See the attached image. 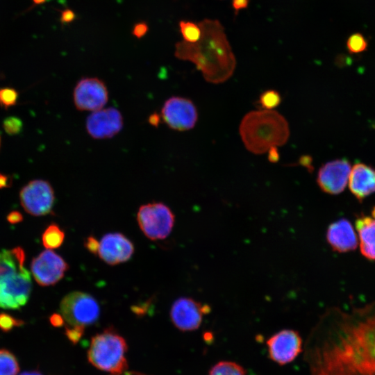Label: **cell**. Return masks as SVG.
<instances>
[{"instance_id": "cell-34", "label": "cell", "mask_w": 375, "mask_h": 375, "mask_svg": "<svg viewBox=\"0 0 375 375\" xmlns=\"http://www.w3.org/2000/svg\"><path fill=\"white\" fill-rule=\"evenodd\" d=\"M49 322L53 326L59 328L64 325L65 319L61 314L53 313L50 316Z\"/></svg>"}, {"instance_id": "cell-11", "label": "cell", "mask_w": 375, "mask_h": 375, "mask_svg": "<svg viewBox=\"0 0 375 375\" xmlns=\"http://www.w3.org/2000/svg\"><path fill=\"white\" fill-rule=\"evenodd\" d=\"M68 269L69 265L65 260L51 249L41 252L31 263L32 274L35 281L42 286L57 283Z\"/></svg>"}, {"instance_id": "cell-7", "label": "cell", "mask_w": 375, "mask_h": 375, "mask_svg": "<svg viewBox=\"0 0 375 375\" xmlns=\"http://www.w3.org/2000/svg\"><path fill=\"white\" fill-rule=\"evenodd\" d=\"M31 290V274L25 267L0 278V307L18 309L24 306Z\"/></svg>"}, {"instance_id": "cell-22", "label": "cell", "mask_w": 375, "mask_h": 375, "mask_svg": "<svg viewBox=\"0 0 375 375\" xmlns=\"http://www.w3.org/2000/svg\"><path fill=\"white\" fill-rule=\"evenodd\" d=\"M19 365L15 356L8 349H0V375H17Z\"/></svg>"}, {"instance_id": "cell-30", "label": "cell", "mask_w": 375, "mask_h": 375, "mask_svg": "<svg viewBox=\"0 0 375 375\" xmlns=\"http://www.w3.org/2000/svg\"><path fill=\"white\" fill-rule=\"evenodd\" d=\"M85 326L81 325H67L65 328V335L73 344H76L84 333Z\"/></svg>"}, {"instance_id": "cell-26", "label": "cell", "mask_w": 375, "mask_h": 375, "mask_svg": "<svg viewBox=\"0 0 375 375\" xmlns=\"http://www.w3.org/2000/svg\"><path fill=\"white\" fill-rule=\"evenodd\" d=\"M347 47L351 53H360L366 50L367 42L362 34L354 33L348 38Z\"/></svg>"}, {"instance_id": "cell-12", "label": "cell", "mask_w": 375, "mask_h": 375, "mask_svg": "<svg viewBox=\"0 0 375 375\" xmlns=\"http://www.w3.org/2000/svg\"><path fill=\"white\" fill-rule=\"evenodd\" d=\"M210 308L190 297H181L172 304L170 318L174 325L182 331L197 330L201 325L203 316L209 313Z\"/></svg>"}, {"instance_id": "cell-23", "label": "cell", "mask_w": 375, "mask_h": 375, "mask_svg": "<svg viewBox=\"0 0 375 375\" xmlns=\"http://www.w3.org/2000/svg\"><path fill=\"white\" fill-rule=\"evenodd\" d=\"M208 375H246L244 368L230 361H220L210 370Z\"/></svg>"}, {"instance_id": "cell-8", "label": "cell", "mask_w": 375, "mask_h": 375, "mask_svg": "<svg viewBox=\"0 0 375 375\" xmlns=\"http://www.w3.org/2000/svg\"><path fill=\"white\" fill-rule=\"evenodd\" d=\"M20 203L33 216H43L51 212L55 194L51 183L43 179H34L24 185L19 192Z\"/></svg>"}, {"instance_id": "cell-25", "label": "cell", "mask_w": 375, "mask_h": 375, "mask_svg": "<svg viewBox=\"0 0 375 375\" xmlns=\"http://www.w3.org/2000/svg\"><path fill=\"white\" fill-rule=\"evenodd\" d=\"M18 99L17 91L12 88H0V106L7 110L16 105Z\"/></svg>"}, {"instance_id": "cell-29", "label": "cell", "mask_w": 375, "mask_h": 375, "mask_svg": "<svg viewBox=\"0 0 375 375\" xmlns=\"http://www.w3.org/2000/svg\"><path fill=\"white\" fill-rule=\"evenodd\" d=\"M24 324L23 320L15 318L8 313L0 312V330L5 333L10 331L15 327L22 326Z\"/></svg>"}, {"instance_id": "cell-37", "label": "cell", "mask_w": 375, "mask_h": 375, "mask_svg": "<svg viewBox=\"0 0 375 375\" xmlns=\"http://www.w3.org/2000/svg\"><path fill=\"white\" fill-rule=\"evenodd\" d=\"M12 185V178L10 176L0 172V189L10 188Z\"/></svg>"}, {"instance_id": "cell-9", "label": "cell", "mask_w": 375, "mask_h": 375, "mask_svg": "<svg viewBox=\"0 0 375 375\" xmlns=\"http://www.w3.org/2000/svg\"><path fill=\"white\" fill-rule=\"evenodd\" d=\"M161 117L170 128L185 131L194 128L198 113L190 99L174 96L165 101L161 109Z\"/></svg>"}, {"instance_id": "cell-28", "label": "cell", "mask_w": 375, "mask_h": 375, "mask_svg": "<svg viewBox=\"0 0 375 375\" xmlns=\"http://www.w3.org/2000/svg\"><path fill=\"white\" fill-rule=\"evenodd\" d=\"M3 128L9 135H15L22 130L23 123L20 118L15 116H10L3 121Z\"/></svg>"}, {"instance_id": "cell-1", "label": "cell", "mask_w": 375, "mask_h": 375, "mask_svg": "<svg viewBox=\"0 0 375 375\" xmlns=\"http://www.w3.org/2000/svg\"><path fill=\"white\" fill-rule=\"evenodd\" d=\"M310 339L311 375H375V304L328 310Z\"/></svg>"}, {"instance_id": "cell-36", "label": "cell", "mask_w": 375, "mask_h": 375, "mask_svg": "<svg viewBox=\"0 0 375 375\" xmlns=\"http://www.w3.org/2000/svg\"><path fill=\"white\" fill-rule=\"evenodd\" d=\"M249 0H233L232 6L234 11L237 13L240 10L247 8Z\"/></svg>"}, {"instance_id": "cell-31", "label": "cell", "mask_w": 375, "mask_h": 375, "mask_svg": "<svg viewBox=\"0 0 375 375\" xmlns=\"http://www.w3.org/2000/svg\"><path fill=\"white\" fill-rule=\"evenodd\" d=\"M84 245L85 248L92 254L97 255L99 241L97 240L94 236H89L86 238Z\"/></svg>"}, {"instance_id": "cell-20", "label": "cell", "mask_w": 375, "mask_h": 375, "mask_svg": "<svg viewBox=\"0 0 375 375\" xmlns=\"http://www.w3.org/2000/svg\"><path fill=\"white\" fill-rule=\"evenodd\" d=\"M25 253L17 247L0 251V278L17 272L24 267Z\"/></svg>"}, {"instance_id": "cell-32", "label": "cell", "mask_w": 375, "mask_h": 375, "mask_svg": "<svg viewBox=\"0 0 375 375\" xmlns=\"http://www.w3.org/2000/svg\"><path fill=\"white\" fill-rule=\"evenodd\" d=\"M148 26L145 22H138L133 28L132 33L137 38L143 37L148 31Z\"/></svg>"}, {"instance_id": "cell-38", "label": "cell", "mask_w": 375, "mask_h": 375, "mask_svg": "<svg viewBox=\"0 0 375 375\" xmlns=\"http://www.w3.org/2000/svg\"><path fill=\"white\" fill-rule=\"evenodd\" d=\"M19 375H42V374L38 370L25 371Z\"/></svg>"}, {"instance_id": "cell-33", "label": "cell", "mask_w": 375, "mask_h": 375, "mask_svg": "<svg viewBox=\"0 0 375 375\" xmlns=\"http://www.w3.org/2000/svg\"><path fill=\"white\" fill-rule=\"evenodd\" d=\"M6 219L10 224H17L23 220V216L19 211L13 210L8 213Z\"/></svg>"}, {"instance_id": "cell-35", "label": "cell", "mask_w": 375, "mask_h": 375, "mask_svg": "<svg viewBox=\"0 0 375 375\" xmlns=\"http://www.w3.org/2000/svg\"><path fill=\"white\" fill-rule=\"evenodd\" d=\"M75 17L76 15L72 10L66 9L62 12L60 20L62 23H69L75 19Z\"/></svg>"}, {"instance_id": "cell-6", "label": "cell", "mask_w": 375, "mask_h": 375, "mask_svg": "<svg viewBox=\"0 0 375 375\" xmlns=\"http://www.w3.org/2000/svg\"><path fill=\"white\" fill-rule=\"evenodd\" d=\"M61 315L68 325H91L100 315V307L97 299L90 294L74 291L65 295L60 301Z\"/></svg>"}, {"instance_id": "cell-27", "label": "cell", "mask_w": 375, "mask_h": 375, "mask_svg": "<svg viewBox=\"0 0 375 375\" xmlns=\"http://www.w3.org/2000/svg\"><path fill=\"white\" fill-rule=\"evenodd\" d=\"M281 97L278 92L275 90H267L263 92L260 97V105L266 108L271 110L279 105Z\"/></svg>"}, {"instance_id": "cell-4", "label": "cell", "mask_w": 375, "mask_h": 375, "mask_svg": "<svg viewBox=\"0 0 375 375\" xmlns=\"http://www.w3.org/2000/svg\"><path fill=\"white\" fill-rule=\"evenodd\" d=\"M124 338L112 328L94 335L88 351V359L96 368L119 374L128 368Z\"/></svg>"}, {"instance_id": "cell-10", "label": "cell", "mask_w": 375, "mask_h": 375, "mask_svg": "<svg viewBox=\"0 0 375 375\" xmlns=\"http://www.w3.org/2000/svg\"><path fill=\"white\" fill-rule=\"evenodd\" d=\"M108 101L105 83L95 77L80 79L73 91V101L80 111H95L104 108Z\"/></svg>"}, {"instance_id": "cell-40", "label": "cell", "mask_w": 375, "mask_h": 375, "mask_svg": "<svg viewBox=\"0 0 375 375\" xmlns=\"http://www.w3.org/2000/svg\"><path fill=\"white\" fill-rule=\"evenodd\" d=\"M372 217L374 219H375V206H374V208H372Z\"/></svg>"}, {"instance_id": "cell-18", "label": "cell", "mask_w": 375, "mask_h": 375, "mask_svg": "<svg viewBox=\"0 0 375 375\" xmlns=\"http://www.w3.org/2000/svg\"><path fill=\"white\" fill-rule=\"evenodd\" d=\"M349 189L361 202L375 192V169L362 162H357L349 174Z\"/></svg>"}, {"instance_id": "cell-13", "label": "cell", "mask_w": 375, "mask_h": 375, "mask_svg": "<svg viewBox=\"0 0 375 375\" xmlns=\"http://www.w3.org/2000/svg\"><path fill=\"white\" fill-rule=\"evenodd\" d=\"M270 359L280 365L293 361L302 351V339L292 329L281 330L267 341Z\"/></svg>"}, {"instance_id": "cell-19", "label": "cell", "mask_w": 375, "mask_h": 375, "mask_svg": "<svg viewBox=\"0 0 375 375\" xmlns=\"http://www.w3.org/2000/svg\"><path fill=\"white\" fill-rule=\"evenodd\" d=\"M356 227L361 253L367 259L375 260V219L360 216L356 220Z\"/></svg>"}, {"instance_id": "cell-39", "label": "cell", "mask_w": 375, "mask_h": 375, "mask_svg": "<svg viewBox=\"0 0 375 375\" xmlns=\"http://www.w3.org/2000/svg\"><path fill=\"white\" fill-rule=\"evenodd\" d=\"M46 0H33V2L36 4L44 3Z\"/></svg>"}, {"instance_id": "cell-15", "label": "cell", "mask_w": 375, "mask_h": 375, "mask_svg": "<svg viewBox=\"0 0 375 375\" xmlns=\"http://www.w3.org/2000/svg\"><path fill=\"white\" fill-rule=\"evenodd\" d=\"M351 172L346 158L326 162L319 170L317 182L321 190L330 194H338L345 188Z\"/></svg>"}, {"instance_id": "cell-24", "label": "cell", "mask_w": 375, "mask_h": 375, "mask_svg": "<svg viewBox=\"0 0 375 375\" xmlns=\"http://www.w3.org/2000/svg\"><path fill=\"white\" fill-rule=\"evenodd\" d=\"M179 27L184 41L189 43H195L200 39L201 30L199 24L182 20L179 22Z\"/></svg>"}, {"instance_id": "cell-41", "label": "cell", "mask_w": 375, "mask_h": 375, "mask_svg": "<svg viewBox=\"0 0 375 375\" xmlns=\"http://www.w3.org/2000/svg\"><path fill=\"white\" fill-rule=\"evenodd\" d=\"M0 148H1V136H0Z\"/></svg>"}, {"instance_id": "cell-14", "label": "cell", "mask_w": 375, "mask_h": 375, "mask_svg": "<svg viewBox=\"0 0 375 375\" xmlns=\"http://www.w3.org/2000/svg\"><path fill=\"white\" fill-rule=\"evenodd\" d=\"M123 117L120 111L113 107L103 108L92 112L87 117L85 128L94 139L110 138L122 129Z\"/></svg>"}, {"instance_id": "cell-5", "label": "cell", "mask_w": 375, "mask_h": 375, "mask_svg": "<svg viewBox=\"0 0 375 375\" xmlns=\"http://www.w3.org/2000/svg\"><path fill=\"white\" fill-rule=\"evenodd\" d=\"M137 222L147 238L151 240H163L172 231L175 215L165 203L151 202L139 208Z\"/></svg>"}, {"instance_id": "cell-16", "label": "cell", "mask_w": 375, "mask_h": 375, "mask_svg": "<svg viewBox=\"0 0 375 375\" xmlns=\"http://www.w3.org/2000/svg\"><path fill=\"white\" fill-rule=\"evenodd\" d=\"M133 252V242L124 234L110 233L99 242L97 255L108 265H116L128 261Z\"/></svg>"}, {"instance_id": "cell-21", "label": "cell", "mask_w": 375, "mask_h": 375, "mask_svg": "<svg viewBox=\"0 0 375 375\" xmlns=\"http://www.w3.org/2000/svg\"><path fill=\"white\" fill-rule=\"evenodd\" d=\"M65 240V232L56 224H50L42 235V241L47 249L60 247Z\"/></svg>"}, {"instance_id": "cell-17", "label": "cell", "mask_w": 375, "mask_h": 375, "mask_svg": "<svg viewBox=\"0 0 375 375\" xmlns=\"http://www.w3.org/2000/svg\"><path fill=\"white\" fill-rule=\"evenodd\" d=\"M326 240L331 248L344 253L357 248L358 239L351 222L342 218L331 223L327 229Z\"/></svg>"}, {"instance_id": "cell-3", "label": "cell", "mask_w": 375, "mask_h": 375, "mask_svg": "<svg viewBox=\"0 0 375 375\" xmlns=\"http://www.w3.org/2000/svg\"><path fill=\"white\" fill-rule=\"evenodd\" d=\"M240 133L246 148L260 154L284 144L289 137L288 122L271 110L247 113L240 125Z\"/></svg>"}, {"instance_id": "cell-2", "label": "cell", "mask_w": 375, "mask_h": 375, "mask_svg": "<svg viewBox=\"0 0 375 375\" xmlns=\"http://www.w3.org/2000/svg\"><path fill=\"white\" fill-rule=\"evenodd\" d=\"M199 25L201 30L199 41L178 42L174 55L193 62L208 82L223 83L232 76L236 65L224 28L217 19H204Z\"/></svg>"}]
</instances>
